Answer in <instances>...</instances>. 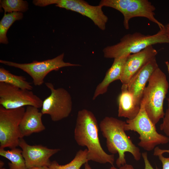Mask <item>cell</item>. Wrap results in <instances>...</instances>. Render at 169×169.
Masks as SVG:
<instances>
[{
  "mask_svg": "<svg viewBox=\"0 0 169 169\" xmlns=\"http://www.w3.org/2000/svg\"><path fill=\"white\" fill-rule=\"evenodd\" d=\"M25 110L24 107L6 109L0 105V149L18 146L19 125Z\"/></svg>",
  "mask_w": 169,
  "mask_h": 169,
  "instance_id": "cell-7",
  "label": "cell"
},
{
  "mask_svg": "<svg viewBox=\"0 0 169 169\" xmlns=\"http://www.w3.org/2000/svg\"><path fill=\"white\" fill-rule=\"evenodd\" d=\"M0 82L7 83L23 90H31L33 88L24 76L13 74L3 67L0 68Z\"/></svg>",
  "mask_w": 169,
  "mask_h": 169,
  "instance_id": "cell-18",
  "label": "cell"
},
{
  "mask_svg": "<svg viewBox=\"0 0 169 169\" xmlns=\"http://www.w3.org/2000/svg\"><path fill=\"white\" fill-rule=\"evenodd\" d=\"M18 146L21 148L27 169L35 166H49L50 157L60 151L50 149L41 145H30L23 138L19 139Z\"/></svg>",
  "mask_w": 169,
  "mask_h": 169,
  "instance_id": "cell-12",
  "label": "cell"
},
{
  "mask_svg": "<svg viewBox=\"0 0 169 169\" xmlns=\"http://www.w3.org/2000/svg\"><path fill=\"white\" fill-rule=\"evenodd\" d=\"M165 63L167 66L168 72L169 74V62L168 61L165 62Z\"/></svg>",
  "mask_w": 169,
  "mask_h": 169,
  "instance_id": "cell-31",
  "label": "cell"
},
{
  "mask_svg": "<svg viewBox=\"0 0 169 169\" xmlns=\"http://www.w3.org/2000/svg\"><path fill=\"white\" fill-rule=\"evenodd\" d=\"M64 54L62 53L52 59L42 61H33L29 63L20 64L13 62L0 60L1 63L19 69L29 75L35 86L42 85L46 76L50 72L58 70L61 68L69 66H80L78 64L65 62Z\"/></svg>",
  "mask_w": 169,
  "mask_h": 169,
  "instance_id": "cell-9",
  "label": "cell"
},
{
  "mask_svg": "<svg viewBox=\"0 0 169 169\" xmlns=\"http://www.w3.org/2000/svg\"><path fill=\"white\" fill-rule=\"evenodd\" d=\"M126 122L112 117L106 116L100 122L99 126L106 139L108 151L112 154L118 153L116 164L119 167L126 164L125 153L129 152L136 161H139L141 153L140 149L127 135L125 130Z\"/></svg>",
  "mask_w": 169,
  "mask_h": 169,
  "instance_id": "cell-2",
  "label": "cell"
},
{
  "mask_svg": "<svg viewBox=\"0 0 169 169\" xmlns=\"http://www.w3.org/2000/svg\"><path fill=\"white\" fill-rule=\"evenodd\" d=\"M4 165V162L2 161H0V168L3 167Z\"/></svg>",
  "mask_w": 169,
  "mask_h": 169,
  "instance_id": "cell-32",
  "label": "cell"
},
{
  "mask_svg": "<svg viewBox=\"0 0 169 169\" xmlns=\"http://www.w3.org/2000/svg\"><path fill=\"white\" fill-rule=\"evenodd\" d=\"M118 102L119 117L131 120L136 116L140 110L141 106L135 104L133 96L128 90L127 84H122L121 93L118 96Z\"/></svg>",
  "mask_w": 169,
  "mask_h": 169,
  "instance_id": "cell-17",
  "label": "cell"
},
{
  "mask_svg": "<svg viewBox=\"0 0 169 169\" xmlns=\"http://www.w3.org/2000/svg\"><path fill=\"white\" fill-rule=\"evenodd\" d=\"M168 107L165 113L162 122L160 125V129L169 137V97L167 99Z\"/></svg>",
  "mask_w": 169,
  "mask_h": 169,
  "instance_id": "cell-23",
  "label": "cell"
},
{
  "mask_svg": "<svg viewBox=\"0 0 169 169\" xmlns=\"http://www.w3.org/2000/svg\"><path fill=\"white\" fill-rule=\"evenodd\" d=\"M166 153H169V149H161L158 146H157L154 149L153 155L155 156H158L159 155L163 154Z\"/></svg>",
  "mask_w": 169,
  "mask_h": 169,
  "instance_id": "cell-26",
  "label": "cell"
},
{
  "mask_svg": "<svg viewBox=\"0 0 169 169\" xmlns=\"http://www.w3.org/2000/svg\"><path fill=\"white\" fill-rule=\"evenodd\" d=\"M166 34L169 38V23H167L165 26Z\"/></svg>",
  "mask_w": 169,
  "mask_h": 169,
  "instance_id": "cell-29",
  "label": "cell"
},
{
  "mask_svg": "<svg viewBox=\"0 0 169 169\" xmlns=\"http://www.w3.org/2000/svg\"><path fill=\"white\" fill-rule=\"evenodd\" d=\"M158 67L155 58L141 68L127 84L137 105L140 106L146 84L152 74Z\"/></svg>",
  "mask_w": 169,
  "mask_h": 169,
  "instance_id": "cell-14",
  "label": "cell"
},
{
  "mask_svg": "<svg viewBox=\"0 0 169 169\" xmlns=\"http://www.w3.org/2000/svg\"><path fill=\"white\" fill-rule=\"evenodd\" d=\"M0 169H6L5 168L2 167V168H0Z\"/></svg>",
  "mask_w": 169,
  "mask_h": 169,
  "instance_id": "cell-33",
  "label": "cell"
},
{
  "mask_svg": "<svg viewBox=\"0 0 169 169\" xmlns=\"http://www.w3.org/2000/svg\"><path fill=\"white\" fill-rule=\"evenodd\" d=\"M145 164V169H159L157 167L154 168L151 164L148 158L147 153L146 152H144L141 153Z\"/></svg>",
  "mask_w": 169,
  "mask_h": 169,
  "instance_id": "cell-24",
  "label": "cell"
},
{
  "mask_svg": "<svg viewBox=\"0 0 169 169\" xmlns=\"http://www.w3.org/2000/svg\"><path fill=\"white\" fill-rule=\"evenodd\" d=\"M125 126V131H131L139 135L138 145L147 151H150L160 144L169 142V137L158 133L154 125L147 115L142 99L140 110L134 118L127 119Z\"/></svg>",
  "mask_w": 169,
  "mask_h": 169,
  "instance_id": "cell-5",
  "label": "cell"
},
{
  "mask_svg": "<svg viewBox=\"0 0 169 169\" xmlns=\"http://www.w3.org/2000/svg\"><path fill=\"white\" fill-rule=\"evenodd\" d=\"M99 5L108 7L120 12L124 17L123 25L129 28V21L134 17L146 18L157 24L161 29L165 26L155 18V7L148 0H102Z\"/></svg>",
  "mask_w": 169,
  "mask_h": 169,
  "instance_id": "cell-6",
  "label": "cell"
},
{
  "mask_svg": "<svg viewBox=\"0 0 169 169\" xmlns=\"http://www.w3.org/2000/svg\"><path fill=\"white\" fill-rule=\"evenodd\" d=\"M0 3L5 13L24 12L28 9V2L23 0H0Z\"/></svg>",
  "mask_w": 169,
  "mask_h": 169,
  "instance_id": "cell-22",
  "label": "cell"
},
{
  "mask_svg": "<svg viewBox=\"0 0 169 169\" xmlns=\"http://www.w3.org/2000/svg\"><path fill=\"white\" fill-rule=\"evenodd\" d=\"M0 155L8 160L9 169H27L22 150L15 148L9 150L0 149Z\"/></svg>",
  "mask_w": 169,
  "mask_h": 169,
  "instance_id": "cell-19",
  "label": "cell"
},
{
  "mask_svg": "<svg viewBox=\"0 0 169 169\" xmlns=\"http://www.w3.org/2000/svg\"><path fill=\"white\" fill-rule=\"evenodd\" d=\"M109 169H135V168L132 165L126 163L119 167L116 168L113 166Z\"/></svg>",
  "mask_w": 169,
  "mask_h": 169,
  "instance_id": "cell-27",
  "label": "cell"
},
{
  "mask_svg": "<svg viewBox=\"0 0 169 169\" xmlns=\"http://www.w3.org/2000/svg\"><path fill=\"white\" fill-rule=\"evenodd\" d=\"M169 84L165 74L158 68L152 74L144 90L142 99L146 112L155 125L163 118L164 100L168 92Z\"/></svg>",
  "mask_w": 169,
  "mask_h": 169,
  "instance_id": "cell-4",
  "label": "cell"
},
{
  "mask_svg": "<svg viewBox=\"0 0 169 169\" xmlns=\"http://www.w3.org/2000/svg\"><path fill=\"white\" fill-rule=\"evenodd\" d=\"M164 43L169 44L165 26L152 35L139 32L125 34L119 43L105 47L103 52L104 57L114 59L138 53L153 45Z\"/></svg>",
  "mask_w": 169,
  "mask_h": 169,
  "instance_id": "cell-3",
  "label": "cell"
},
{
  "mask_svg": "<svg viewBox=\"0 0 169 169\" xmlns=\"http://www.w3.org/2000/svg\"><path fill=\"white\" fill-rule=\"evenodd\" d=\"M38 109L32 106H27L19 125L21 138L45 129L42 121L43 114Z\"/></svg>",
  "mask_w": 169,
  "mask_h": 169,
  "instance_id": "cell-15",
  "label": "cell"
},
{
  "mask_svg": "<svg viewBox=\"0 0 169 169\" xmlns=\"http://www.w3.org/2000/svg\"><path fill=\"white\" fill-rule=\"evenodd\" d=\"M162 164V169H169V157H165L163 154L158 156Z\"/></svg>",
  "mask_w": 169,
  "mask_h": 169,
  "instance_id": "cell-25",
  "label": "cell"
},
{
  "mask_svg": "<svg viewBox=\"0 0 169 169\" xmlns=\"http://www.w3.org/2000/svg\"><path fill=\"white\" fill-rule=\"evenodd\" d=\"M33 3L39 7L54 4L56 7L76 12L86 17L101 30L105 29L108 18L103 12L102 7L99 5H91L83 0H34Z\"/></svg>",
  "mask_w": 169,
  "mask_h": 169,
  "instance_id": "cell-8",
  "label": "cell"
},
{
  "mask_svg": "<svg viewBox=\"0 0 169 169\" xmlns=\"http://www.w3.org/2000/svg\"><path fill=\"white\" fill-rule=\"evenodd\" d=\"M95 116L91 111L83 109L78 113L74 130V138L78 145L86 146L88 159L100 164L113 166L114 154L107 153L102 148L98 136L99 128Z\"/></svg>",
  "mask_w": 169,
  "mask_h": 169,
  "instance_id": "cell-1",
  "label": "cell"
},
{
  "mask_svg": "<svg viewBox=\"0 0 169 169\" xmlns=\"http://www.w3.org/2000/svg\"><path fill=\"white\" fill-rule=\"evenodd\" d=\"M43 101L31 90L0 82V105L6 109L32 106L41 108Z\"/></svg>",
  "mask_w": 169,
  "mask_h": 169,
  "instance_id": "cell-11",
  "label": "cell"
},
{
  "mask_svg": "<svg viewBox=\"0 0 169 169\" xmlns=\"http://www.w3.org/2000/svg\"><path fill=\"white\" fill-rule=\"evenodd\" d=\"M27 169H49L48 166H35Z\"/></svg>",
  "mask_w": 169,
  "mask_h": 169,
  "instance_id": "cell-28",
  "label": "cell"
},
{
  "mask_svg": "<svg viewBox=\"0 0 169 169\" xmlns=\"http://www.w3.org/2000/svg\"><path fill=\"white\" fill-rule=\"evenodd\" d=\"M51 92L49 95L43 101L41 112L49 115L51 120L58 121L69 116L72 108V101L69 93L65 89H55L50 82L45 83Z\"/></svg>",
  "mask_w": 169,
  "mask_h": 169,
  "instance_id": "cell-10",
  "label": "cell"
},
{
  "mask_svg": "<svg viewBox=\"0 0 169 169\" xmlns=\"http://www.w3.org/2000/svg\"><path fill=\"white\" fill-rule=\"evenodd\" d=\"M88 150H80L76 153L74 159L64 165L59 164L56 161L51 162L48 166L49 169H80L84 164L88 162Z\"/></svg>",
  "mask_w": 169,
  "mask_h": 169,
  "instance_id": "cell-20",
  "label": "cell"
},
{
  "mask_svg": "<svg viewBox=\"0 0 169 169\" xmlns=\"http://www.w3.org/2000/svg\"><path fill=\"white\" fill-rule=\"evenodd\" d=\"M157 54L152 46L127 56L120 80L122 84H127L133 77Z\"/></svg>",
  "mask_w": 169,
  "mask_h": 169,
  "instance_id": "cell-13",
  "label": "cell"
},
{
  "mask_svg": "<svg viewBox=\"0 0 169 169\" xmlns=\"http://www.w3.org/2000/svg\"><path fill=\"white\" fill-rule=\"evenodd\" d=\"M128 56L114 59L113 62L106 73L103 80L97 86L93 97L95 100L98 96L105 93L109 86L114 81L120 80L124 66Z\"/></svg>",
  "mask_w": 169,
  "mask_h": 169,
  "instance_id": "cell-16",
  "label": "cell"
},
{
  "mask_svg": "<svg viewBox=\"0 0 169 169\" xmlns=\"http://www.w3.org/2000/svg\"><path fill=\"white\" fill-rule=\"evenodd\" d=\"M23 14L21 12H13L5 13L0 22V43L5 44L8 43L7 33L8 30L16 20L22 19Z\"/></svg>",
  "mask_w": 169,
  "mask_h": 169,
  "instance_id": "cell-21",
  "label": "cell"
},
{
  "mask_svg": "<svg viewBox=\"0 0 169 169\" xmlns=\"http://www.w3.org/2000/svg\"><path fill=\"white\" fill-rule=\"evenodd\" d=\"M84 169H92L90 166L88 164V162L85 163L84 164Z\"/></svg>",
  "mask_w": 169,
  "mask_h": 169,
  "instance_id": "cell-30",
  "label": "cell"
}]
</instances>
